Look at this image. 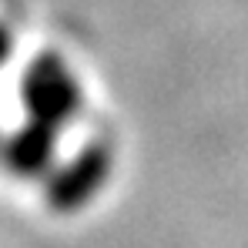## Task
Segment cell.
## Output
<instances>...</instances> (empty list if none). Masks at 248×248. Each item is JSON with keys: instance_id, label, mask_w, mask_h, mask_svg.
Wrapping results in <instances>:
<instances>
[{"instance_id": "cell-1", "label": "cell", "mask_w": 248, "mask_h": 248, "mask_svg": "<svg viewBox=\"0 0 248 248\" xmlns=\"http://www.w3.org/2000/svg\"><path fill=\"white\" fill-rule=\"evenodd\" d=\"M20 101L27 118L67 127L84 108V87L67 57H61L57 50H41L27 61L20 74Z\"/></svg>"}, {"instance_id": "cell-2", "label": "cell", "mask_w": 248, "mask_h": 248, "mask_svg": "<svg viewBox=\"0 0 248 248\" xmlns=\"http://www.w3.org/2000/svg\"><path fill=\"white\" fill-rule=\"evenodd\" d=\"M114 171V148L101 138L81 144L71 158L57 161V168L44 178V202L57 215H78L91 205Z\"/></svg>"}, {"instance_id": "cell-3", "label": "cell", "mask_w": 248, "mask_h": 248, "mask_svg": "<svg viewBox=\"0 0 248 248\" xmlns=\"http://www.w3.org/2000/svg\"><path fill=\"white\" fill-rule=\"evenodd\" d=\"M57 134H61V127H54V124L24 118L20 127H14L3 138V148H0L3 168L14 178L44 181L57 168Z\"/></svg>"}, {"instance_id": "cell-4", "label": "cell", "mask_w": 248, "mask_h": 248, "mask_svg": "<svg viewBox=\"0 0 248 248\" xmlns=\"http://www.w3.org/2000/svg\"><path fill=\"white\" fill-rule=\"evenodd\" d=\"M10 54H14V34L0 24V67L7 64V57H10Z\"/></svg>"}, {"instance_id": "cell-5", "label": "cell", "mask_w": 248, "mask_h": 248, "mask_svg": "<svg viewBox=\"0 0 248 248\" xmlns=\"http://www.w3.org/2000/svg\"><path fill=\"white\" fill-rule=\"evenodd\" d=\"M0 148H3V134H0Z\"/></svg>"}]
</instances>
